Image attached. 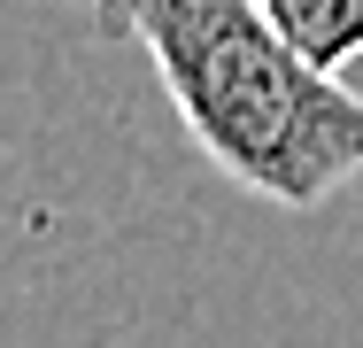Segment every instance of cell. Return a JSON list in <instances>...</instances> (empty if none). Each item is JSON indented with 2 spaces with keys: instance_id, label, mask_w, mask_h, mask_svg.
<instances>
[{
  "instance_id": "6da1fadb",
  "label": "cell",
  "mask_w": 363,
  "mask_h": 348,
  "mask_svg": "<svg viewBox=\"0 0 363 348\" xmlns=\"http://www.w3.org/2000/svg\"><path fill=\"white\" fill-rule=\"evenodd\" d=\"M170 109L232 186L317 209L363 178V93L317 70L255 0H116Z\"/></svg>"
},
{
  "instance_id": "7a4b0ae2",
  "label": "cell",
  "mask_w": 363,
  "mask_h": 348,
  "mask_svg": "<svg viewBox=\"0 0 363 348\" xmlns=\"http://www.w3.org/2000/svg\"><path fill=\"white\" fill-rule=\"evenodd\" d=\"M279 39H294L317 70H340L363 55V0H255Z\"/></svg>"
}]
</instances>
